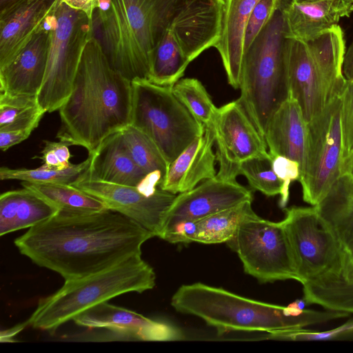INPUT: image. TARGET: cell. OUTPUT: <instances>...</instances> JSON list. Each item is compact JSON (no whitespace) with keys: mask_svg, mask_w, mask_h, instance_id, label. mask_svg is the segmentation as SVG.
<instances>
[{"mask_svg":"<svg viewBox=\"0 0 353 353\" xmlns=\"http://www.w3.org/2000/svg\"><path fill=\"white\" fill-rule=\"evenodd\" d=\"M153 233L112 210L59 211L15 239L20 253L65 280L83 278L137 255Z\"/></svg>","mask_w":353,"mask_h":353,"instance_id":"cell-1","label":"cell"},{"mask_svg":"<svg viewBox=\"0 0 353 353\" xmlns=\"http://www.w3.org/2000/svg\"><path fill=\"white\" fill-rule=\"evenodd\" d=\"M221 4L222 0H99L100 41L115 70L130 81L148 79L166 32L193 35Z\"/></svg>","mask_w":353,"mask_h":353,"instance_id":"cell-2","label":"cell"},{"mask_svg":"<svg viewBox=\"0 0 353 353\" xmlns=\"http://www.w3.org/2000/svg\"><path fill=\"white\" fill-rule=\"evenodd\" d=\"M132 83L110 65L101 41L88 42L71 89L59 108V141L92 154L110 135L130 124Z\"/></svg>","mask_w":353,"mask_h":353,"instance_id":"cell-3","label":"cell"},{"mask_svg":"<svg viewBox=\"0 0 353 353\" xmlns=\"http://www.w3.org/2000/svg\"><path fill=\"white\" fill-rule=\"evenodd\" d=\"M178 312L201 318L220 333L230 331L273 332L301 329L313 324L347 317L349 314L305 310L292 315L288 306L265 303L201 283L183 285L171 299Z\"/></svg>","mask_w":353,"mask_h":353,"instance_id":"cell-4","label":"cell"},{"mask_svg":"<svg viewBox=\"0 0 353 353\" xmlns=\"http://www.w3.org/2000/svg\"><path fill=\"white\" fill-rule=\"evenodd\" d=\"M345 52L344 32L339 24L309 41L286 38L289 94L299 104L306 123L341 94L346 83L343 71Z\"/></svg>","mask_w":353,"mask_h":353,"instance_id":"cell-5","label":"cell"},{"mask_svg":"<svg viewBox=\"0 0 353 353\" xmlns=\"http://www.w3.org/2000/svg\"><path fill=\"white\" fill-rule=\"evenodd\" d=\"M153 268L137 255L98 273L72 280L39 300L26 323L36 329L54 330L90 307L128 292L155 286Z\"/></svg>","mask_w":353,"mask_h":353,"instance_id":"cell-6","label":"cell"},{"mask_svg":"<svg viewBox=\"0 0 353 353\" xmlns=\"http://www.w3.org/2000/svg\"><path fill=\"white\" fill-rule=\"evenodd\" d=\"M285 40L281 6L243 54L236 100L263 138L272 116L289 97Z\"/></svg>","mask_w":353,"mask_h":353,"instance_id":"cell-7","label":"cell"},{"mask_svg":"<svg viewBox=\"0 0 353 353\" xmlns=\"http://www.w3.org/2000/svg\"><path fill=\"white\" fill-rule=\"evenodd\" d=\"M131 83L130 125L147 135L170 164L203 134L205 125L174 95L172 86L157 85L146 79Z\"/></svg>","mask_w":353,"mask_h":353,"instance_id":"cell-8","label":"cell"},{"mask_svg":"<svg viewBox=\"0 0 353 353\" xmlns=\"http://www.w3.org/2000/svg\"><path fill=\"white\" fill-rule=\"evenodd\" d=\"M47 19L50 42L37 100L46 112H52L59 110L71 92L83 50L94 36V19L60 1Z\"/></svg>","mask_w":353,"mask_h":353,"instance_id":"cell-9","label":"cell"},{"mask_svg":"<svg viewBox=\"0 0 353 353\" xmlns=\"http://www.w3.org/2000/svg\"><path fill=\"white\" fill-rule=\"evenodd\" d=\"M282 220L301 284L342 279L345 252L316 206L284 208Z\"/></svg>","mask_w":353,"mask_h":353,"instance_id":"cell-10","label":"cell"},{"mask_svg":"<svg viewBox=\"0 0 353 353\" xmlns=\"http://www.w3.org/2000/svg\"><path fill=\"white\" fill-rule=\"evenodd\" d=\"M226 243L238 254L245 272L259 281H296L293 257L282 221L264 219L251 208L235 235Z\"/></svg>","mask_w":353,"mask_h":353,"instance_id":"cell-11","label":"cell"},{"mask_svg":"<svg viewBox=\"0 0 353 353\" xmlns=\"http://www.w3.org/2000/svg\"><path fill=\"white\" fill-rule=\"evenodd\" d=\"M342 152L341 100L336 96L307 123L305 160L299 180L305 202L316 205L328 193L341 175Z\"/></svg>","mask_w":353,"mask_h":353,"instance_id":"cell-12","label":"cell"},{"mask_svg":"<svg viewBox=\"0 0 353 353\" xmlns=\"http://www.w3.org/2000/svg\"><path fill=\"white\" fill-rule=\"evenodd\" d=\"M212 127L216 161L219 163L217 177L235 181L243 161L256 157H271L264 138L237 100L217 108Z\"/></svg>","mask_w":353,"mask_h":353,"instance_id":"cell-13","label":"cell"},{"mask_svg":"<svg viewBox=\"0 0 353 353\" xmlns=\"http://www.w3.org/2000/svg\"><path fill=\"white\" fill-rule=\"evenodd\" d=\"M71 184L101 201L108 209L137 222L157 237L165 214L176 196L160 188L154 193L147 194L136 186L97 179L90 175L87 170Z\"/></svg>","mask_w":353,"mask_h":353,"instance_id":"cell-14","label":"cell"},{"mask_svg":"<svg viewBox=\"0 0 353 353\" xmlns=\"http://www.w3.org/2000/svg\"><path fill=\"white\" fill-rule=\"evenodd\" d=\"M253 200L252 192L236 180L228 181L216 176L176 196L163 221L159 238L165 239L177 225L196 221L209 215Z\"/></svg>","mask_w":353,"mask_h":353,"instance_id":"cell-15","label":"cell"},{"mask_svg":"<svg viewBox=\"0 0 353 353\" xmlns=\"http://www.w3.org/2000/svg\"><path fill=\"white\" fill-rule=\"evenodd\" d=\"M73 321L81 326L105 328L140 341H172L185 339L183 333L172 324L149 319L107 301L83 311Z\"/></svg>","mask_w":353,"mask_h":353,"instance_id":"cell-16","label":"cell"},{"mask_svg":"<svg viewBox=\"0 0 353 353\" xmlns=\"http://www.w3.org/2000/svg\"><path fill=\"white\" fill-rule=\"evenodd\" d=\"M50 42V28L46 19L19 53L0 68V93L37 97L46 74Z\"/></svg>","mask_w":353,"mask_h":353,"instance_id":"cell-17","label":"cell"},{"mask_svg":"<svg viewBox=\"0 0 353 353\" xmlns=\"http://www.w3.org/2000/svg\"><path fill=\"white\" fill-rule=\"evenodd\" d=\"M61 0H23L0 15V68L30 41Z\"/></svg>","mask_w":353,"mask_h":353,"instance_id":"cell-18","label":"cell"},{"mask_svg":"<svg viewBox=\"0 0 353 353\" xmlns=\"http://www.w3.org/2000/svg\"><path fill=\"white\" fill-rule=\"evenodd\" d=\"M214 133L212 125L196 138L169 165L160 188L173 194L195 188L216 176V154L212 150Z\"/></svg>","mask_w":353,"mask_h":353,"instance_id":"cell-19","label":"cell"},{"mask_svg":"<svg viewBox=\"0 0 353 353\" xmlns=\"http://www.w3.org/2000/svg\"><path fill=\"white\" fill-rule=\"evenodd\" d=\"M285 36L301 41L314 39L353 12V0H321L281 5Z\"/></svg>","mask_w":353,"mask_h":353,"instance_id":"cell-20","label":"cell"},{"mask_svg":"<svg viewBox=\"0 0 353 353\" xmlns=\"http://www.w3.org/2000/svg\"><path fill=\"white\" fill-rule=\"evenodd\" d=\"M305 122L296 99L289 97L272 116L264 135L271 157L283 156L303 166L306 141Z\"/></svg>","mask_w":353,"mask_h":353,"instance_id":"cell-21","label":"cell"},{"mask_svg":"<svg viewBox=\"0 0 353 353\" xmlns=\"http://www.w3.org/2000/svg\"><path fill=\"white\" fill-rule=\"evenodd\" d=\"M260 0H223L219 52L228 83L239 88L244 53V35L251 13Z\"/></svg>","mask_w":353,"mask_h":353,"instance_id":"cell-22","label":"cell"},{"mask_svg":"<svg viewBox=\"0 0 353 353\" xmlns=\"http://www.w3.org/2000/svg\"><path fill=\"white\" fill-rule=\"evenodd\" d=\"M89 154L92 159L87 172L101 181L139 187L147 176L131 157L121 131L108 137Z\"/></svg>","mask_w":353,"mask_h":353,"instance_id":"cell-23","label":"cell"},{"mask_svg":"<svg viewBox=\"0 0 353 353\" xmlns=\"http://www.w3.org/2000/svg\"><path fill=\"white\" fill-rule=\"evenodd\" d=\"M59 210L33 190H10L0 196V236L30 228L52 217Z\"/></svg>","mask_w":353,"mask_h":353,"instance_id":"cell-24","label":"cell"},{"mask_svg":"<svg viewBox=\"0 0 353 353\" xmlns=\"http://www.w3.org/2000/svg\"><path fill=\"white\" fill-rule=\"evenodd\" d=\"M314 206L345 252L353 245V179L341 174L323 199Z\"/></svg>","mask_w":353,"mask_h":353,"instance_id":"cell-25","label":"cell"},{"mask_svg":"<svg viewBox=\"0 0 353 353\" xmlns=\"http://www.w3.org/2000/svg\"><path fill=\"white\" fill-rule=\"evenodd\" d=\"M190 63L174 32L169 30L154 51L148 80L160 85L173 86L183 76Z\"/></svg>","mask_w":353,"mask_h":353,"instance_id":"cell-26","label":"cell"},{"mask_svg":"<svg viewBox=\"0 0 353 353\" xmlns=\"http://www.w3.org/2000/svg\"><path fill=\"white\" fill-rule=\"evenodd\" d=\"M22 185L33 190L54 205L61 212L83 213L108 210L101 201L71 183L22 182Z\"/></svg>","mask_w":353,"mask_h":353,"instance_id":"cell-27","label":"cell"},{"mask_svg":"<svg viewBox=\"0 0 353 353\" xmlns=\"http://www.w3.org/2000/svg\"><path fill=\"white\" fill-rule=\"evenodd\" d=\"M251 208L252 201H246L195 221L193 242L204 244L228 242L235 235L239 224Z\"/></svg>","mask_w":353,"mask_h":353,"instance_id":"cell-28","label":"cell"},{"mask_svg":"<svg viewBox=\"0 0 353 353\" xmlns=\"http://www.w3.org/2000/svg\"><path fill=\"white\" fill-rule=\"evenodd\" d=\"M37 97L10 96L0 93V132L34 130L46 113Z\"/></svg>","mask_w":353,"mask_h":353,"instance_id":"cell-29","label":"cell"},{"mask_svg":"<svg viewBox=\"0 0 353 353\" xmlns=\"http://www.w3.org/2000/svg\"><path fill=\"white\" fill-rule=\"evenodd\" d=\"M121 134L131 157L146 175L159 174L164 179L170 164L155 143L131 125L121 130Z\"/></svg>","mask_w":353,"mask_h":353,"instance_id":"cell-30","label":"cell"},{"mask_svg":"<svg viewBox=\"0 0 353 353\" xmlns=\"http://www.w3.org/2000/svg\"><path fill=\"white\" fill-rule=\"evenodd\" d=\"M92 157L79 163H71L62 170H50L42 168H0V179L18 180L30 183H71L75 181L90 166Z\"/></svg>","mask_w":353,"mask_h":353,"instance_id":"cell-31","label":"cell"},{"mask_svg":"<svg viewBox=\"0 0 353 353\" xmlns=\"http://www.w3.org/2000/svg\"><path fill=\"white\" fill-rule=\"evenodd\" d=\"M172 90L198 121L205 126L212 125L217 108L201 81L195 78L181 79Z\"/></svg>","mask_w":353,"mask_h":353,"instance_id":"cell-32","label":"cell"},{"mask_svg":"<svg viewBox=\"0 0 353 353\" xmlns=\"http://www.w3.org/2000/svg\"><path fill=\"white\" fill-rule=\"evenodd\" d=\"M243 175L250 187L268 196L281 192L283 183L272 169V157L248 159L239 165V175Z\"/></svg>","mask_w":353,"mask_h":353,"instance_id":"cell-33","label":"cell"},{"mask_svg":"<svg viewBox=\"0 0 353 353\" xmlns=\"http://www.w3.org/2000/svg\"><path fill=\"white\" fill-rule=\"evenodd\" d=\"M351 334H353V320L328 331L316 332L303 328L285 330L268 332L265 339L285 341L327 340L348 336Z\"/></svg>","mask_w":353,"mask_h":353,"instance_id":"cell-34","label":"cell"},{"mask_svg":"<svg viewBox=\"0 0 353 353\" xmlns=\"http://www.w3.org/2000/svg\"><path fill=\"white\" fill-rule=\"evenodd\" d=\"M283 0H260L254 8L246 25L244 52L268 23ZM244 54V53H243Z\"/></svg>","mask_w":353,"mask_h":353,"instance_id":"cell-35","label":"cell"},{"mask_svg":"<svg viewBox=\"0 0 353 353\" xmlns=\"http://www.w3.org/2000/svg\"><path fill=\"white\" fill-rule=\"evenodd\" d=\"M339 97L343 159L353 148V78L346 79Z\"/></svg>","mask_w":353,"mask_h":353,"instance_id":"cell-36","label":"cell"},{"mask_svg":"<svg viewBox=\"0 0 353 353\" xmlns=\"http://www.w3.org/2000/svg\"><path fill=\"white\" fill-rule=\"evenodd\" d=\"M272 169L283 183L280 207L285 208L290 196V185L292 181H299L301 174L300 165L296 161L283 156L272 157Z\"/></svg>","mask_w":353,"mask_h":353,"instance_id":"cell-37","label":"cell"},{"mask_svg":"<svg viewBox=\"0 0 353 353\" xmlns=\"http://www.w3.org/2000/svg\"><path fill=\"white\" fill-rule=\"evenodd\" d=\"M68 145L63 141L45 140L40 155L37 157L42 161V168L50 170H62L68 167L70 152Z\"/></svg>","mask_w":353,"mask_h":353,"instance_id":"cell-38","label":"cell"},{"mask_svg":"<svg viewBox=\"0 0 353 353\" xmlns=\"http://www.w3.org/2000/svg\"><path fill=\"white\" fill-rule=\"evenodd\" d=\"M32 130H15L0 132V149L6 151L29 137Z\"/></svg>","mask_w":353,"mask_h":353,"instance_id":"cell-39","label":"cell"},{"mask_svg":"<svg viewBox=\"0 0 353 353\" xmlns=\"http://www.w3.org/2000/svg\"><path fill=\"white\" fill-rule=\"evenodd\" d=\"M72 9L85 13L90 19L94 18V12L99 6V0H61Z\"/></svg>","mask_w":353,"mask_h":353,"instance_id":"cell-40","label":"cell"},{"mask_svg":"<svg viewBox=\"0 0 353 353\" xmlns=\"http://www.w3.org/2000/svg\"><path fill=\"white\" fill-rule=\"evenodd\" d=\"M346 283H353V245L345 251L342 279Z\"/></svg>","mask_w":353,"mask_h":353,"instance_id":"cell-41","label":"cell"},{"mask_svg":"<svg viewBox=\"0 0 353 353\" xmlns=\"http://www.w3.org/2000/svg\"><path fill=\"white\" fill-rule=\"evenodd\" d=\"M343 71L345 79L353 78V43L345 52Z\"/></svg>","mask_w":353,"mask_h":353,"instance_id":"cell-42","label":"cell"},{"mask_svg":"<svg viewBox=\"0 0 353 353\" xmlns=\"http://www.w3.org/2000/svg\"><path fill=\"white\" fill-rule=\"evenodd\" d=\"M341 174H346L353 179V148L350 153L342 159L341 165Z\"/></svg>","mask_w":353,"mask_h":353,"instance_id":"cell-43","label":"cell"},{"mask_svg":"<svg viewBox=\"0 0 353 353\" xmlns=\"http://www.w3.org/2000/svg\"><path fill=\"white\" fill-rule=\"evenodd\" d=\"M27 323H23V325H18L14 327H12L9 330L2 331L1 334V341H10L11 339L16 335L18 332H19L21 330H23V327Z\"/></svg>","mask_w":353,"mask_h":353,"instance_id":"cell-44","label":"cell"},{"mask_svg":"<svg viewBox=\"0 0 353 353\" xmlns=\"http://www.w3.org/2000/svg\"><path fill=\"white\" fill-rule=\"evenodd\" d=\"M22 1L23 0H0V15L6 13Z\"/></svg>","mask_w":353,"mask_h":353,"instance_id":"cell-45","label":"cell"},{"mask_svg":"<svg viewBox=\"0 0 353 353\" xmlns=\"http://www.w3.org/2000/svg\"><path fill=\"white\" fill-rule=\"evenodd\" d=\"M290 1L297 3H311L319 1L321 0H289Z\"/></svg>","mask_w":353,"mask_h":353,"instance_id":"cell-46","label":"cell"}]
</instances>
